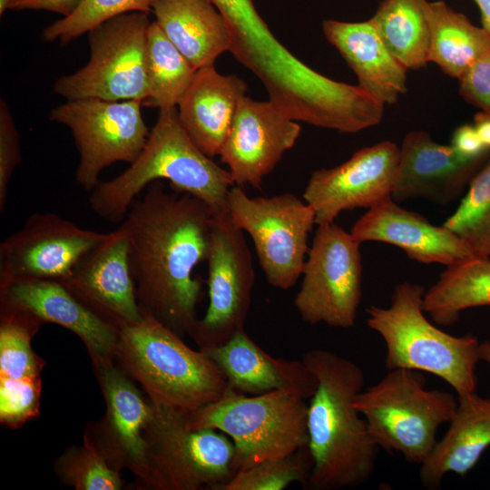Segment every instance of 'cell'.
<instances>
[{
	"label": "cell",
	"mask_w": 490,
	"mask_h": 490,
	"mask_svg": "<svg viewBox=\"0 0 490 490\" xmlns=\"http://www.w3.org/2000/svg\"><path fill=\"white\" fill-rule=\"evenodd\" d=\"M64 284L118 328L142 318L130 265L128 236L122 225L108 232L81 260Z\"/></svg>",
	"instance_id": "19"
},
{
	"label": "cell",
	"mask_w": 490,
	"mask_h": 490,
	"mask_svg": "<svg viewBox=\"0 0 490 490\" xmlns=\"http://www.w3.org/2000/svg\"><path fill=\"white\" fill-rule=\"evenodd\" d=\"M456 397L448 429L420 465L419 480L427 489L439 488L447 474L465 476L490 446V399L475 392Z\"/></svg>",
	"instance_id": "24"
},
{
	"label": "cell",
	"mask_w": 490,
	"mask_h": 490,
	"mask_svg": "<svg viewBox=\"0 0 490 490\" xmlns=\"http://www.w3.org/2000/svg\"><path fill=\"white\" fill-rule=\"evenodd\" d=\"M425 291L403 281L394 288L388 307L366 309L368 328L386 345L385 368L427 372L449 384L456 396L474 393L480 342L470 333L456 337L433 324L424 310Z\"/></svg>",
	"instance_id": "4"
},
{
	"label": "cell",
	"mask_w": 490,
	"mask_h": 490,
	"mask_svg": "<svg viewBox=\"0 0 490 490\" xmlns=\"http://www.w3.org/2000/svg\"><path fill=\"white\" fill-rule=\"evenodd\" d=\"M313 466L307 446L289 455L267 458L239 470L221 490H283L292 483L306 486Z\"/></svg>",
	"instance_id": "32"
},
{
	"label": "cell",
	"mask_w": 490,
	"mask_h": 490,
	"mask_svg": "<svg viewBox=\"0 0 490 490\" xmlns=\"http://www.w3.org/2000/svg\"><path fill=\"white\" fill-rule=\"evenodd\" d=\"M214 213L194 196L150 183L129 208L122 226L142 311L181 336L199 320L202 281L193 277L206 260Z\"/></svg>",
	"instance_id": "1"
},
{
	"label": "cell",
	"mask_w": 490,
	"mask_h": 490,
	"mask_svg": "<svg viewBox=\"0 0 490 490\" xmlns=\"http://www.w3.org/2000/svg\"><path fill=\"white\" fill-rule=\"evenodd\" d=\"M300 130L270 100L258 102L245 95L219 154L220 162L228 166L236 186L260 189L263 178L293 147Z\"/></svg>",
	"instance_id": "16"
},
{
	"label": "cell",
	"mask_w": 490,
	"mask_h": 490,
	"mask_svg": "<svg viewBox=\"0 0 490 490\" xmlns=\"http://www.w3.org/2000/svg\"><path fill=\"white\" fill-rule=\"evenodd\" d=\"M102 385L107 405L106 425L120 456L143 479L155 485L149 458V445L143 431L149 426L154 407L117 369L105 367Z\"/></svg>",
	"instance_id": "26"
},
{
	"label": "cell",
	"mask_w": 490,
	"mask_h": 490,
	"mask_svg": "<svg viewBox=\"0 0 490 490\" xmlns=\"http://www.w3.org/2000/svg\"><path fill=\"white\" fill-rule=\"evenodd\" d=\"M19 133L6 102L0 100V211L5 207L9 183L20 163Z\"/></svg>",
	"instance_id": "37"
},
{
	"label": "cell",
	"mask_w": 490,
	"mask_h": 490,
	"mask_svg": "<svg viewBox=\"0 0 490 490\" xmlns=\"http://www.w3.org/2000/svg\"><path fill=\"white\" fill-rule=\"evenodd\" d=\"M478 354L480 360L485 361L490 365V341L480 343Z\"/></svg>",
	"instance_id": "43"
},
{
	"label": "cell",
	"mask_w": 490,
	"mask_h": 490,
	"mask_svg": "<svg viewBox=\"0 0 490 490\" xmlns=\"http://www.w3.org/2000/svg\"><path fill=\"white\" fill-rule=\"evenodd\" d=\"M428 63L459 79L490 48V36L445 1L428 2Z\"/></svg>",
	"instance_id": "27"
},
{
	"label": "cell",
	"mask_w": 490,
	"mask_h": 490,
	"mask_svg": "<svg viewBox=\"0 0 490 490\" xmlns=\"http://www.w3.org/2000/svg\"><path fill=\"white\" fill-rule=\"evenodd\" d=\"M196 71L158 24L152 22L146 38L148 96L142 105L160 110L177 107Z\"/></svg>",
	"instance_id": "30"
},
{
	"label": "cell",
	"mask_w": 490,
	"mask_h": 490,
	"mask_svg": "<svg viewBox=\"0 0 490 490\" xmlns=\"http://www.w3.org/2000/svg\"><path fill=\"white\" fill-rule=\"evenodd\" d=\"M350 233L361 244L378 241L396 246L412 260L424 264L449 267L476 257L448 228L432 224L423 215L402 208L391 197L368 209Z\"/></svg>",
	"instance_id": "20"
},
{
	"label": "cell",
	"mask_w": 490,
	"mask_h": 490,
	"mask_svg": "<svg viewBox=\"0 0 490 490\" xmlns=\"http://www.w3.org/2000/svg\"><path fill=\"white\" fill-rule=\"evenodd\" d=\"M167 180L172 190L194 196L214 215L228 211V195L235 185L229 171L202 152L191 140L177 107L160 110L147 142L130 166L91 191V210L101 219L122 221L130 206L152 182Z\"/></svg>",
	"instance_id": "3"
},
{
	"label": "cell",
	"mask_w": 490,
	"mask_h": 490,
	"mask_svg": "<svg viewBox=\"0 0 490 490\" xmlns=\"http://www.w3.org/2000/svg\"><path fill=\"white\" fill-rule=\"evenodd\" d=\"M63 478L79 490H117L122 486L113 470L91 443L68 451L59 464Z\"/></svg>",
	"instance_id": "35"
},
{
	"label": "cell",
	"mask_w": 490,
	"mask_h": 490,
	"mask_svg": "<svg viewBox=\"0 0 490 490\" xmlns=\"http://www.w3.org/2000/svg\"><path fill=\"white\" fill-rule=\"evenodd\" d=\"M153 407L146 433L155 486L221 490L237 473L231 439L213 428L190 427L188 413Z\"/></svg>",
	"instance_id": "9"
},
{
	"label": "cell",
	"mask_w": 490,
	"mask_h": 490,
	"mask_svg": "<svg viewBox=\"0 0 490 490\" xmlns=\"http://www.w3.org/2000/svg\"><path fill=\"white\" fill-rule=\"evenodd\" d=\"M155 22L196 69L230 51L226 22L211 0H155Z\"/></svg>",
	"instance_id": "25"
},
{
	"label": "cell",
	"mask_w": 490,
	"mask_h": 490,
	"mask_svg": "<svg viewBox=\"0 0 490 490\" xmlns=\"http://www.w3.org/2000/svg\"><path fill=\"white\" fill-rule=\"evenodd\" d=\"M490 158L466 159L451 146L435 142L425 131L407 132L399 147L391 197L396 201L423 198L448 204L466 191Z\"/></svg>",
	"instance_id": "17"
},
{
	"label": "cell",
	"mask_w": 490,
	"mask_h": 490,
	"mask_svg": "<svg viewBox=\"0 0 490 490\" xmlns=\"http://www.w3.org/2000/svg\"><path fill=\"white\" fill-rule=\"evenodd\" d=\"M39 378L0 377V418L9 426L19 424L38 413Z\"/></svg>",
	"instance_id": "36"
},
{
	"label": "cell",
	"mask_w": 490,
	"mask_h": 490,
	"mask_svg": "<svg viewBox=\"0 0 490 490\" xmlns=\"http://www.w3.org/2000/svg\"><path fill=\"white\" fill-rule=\"evenodd\" d=\"M473 125L483 144L490 149V115L480 111L475 115Z\"/></svg>",
	"instance_id": "41"
},
{
	"label": "cell",
	"mask_w": 490,
	"mask_h": 490,
	"mask_svg": "<svg viewBox=\"0 0 490 490\" xmlns=\"http://www.w3.org/2000/svg\"><path fill=\"white\" fill-rule=\"evenodd\" d=\"M308 404L296 394L274 390L245 395L227 387L223 395L188 413L191 428H213L234 444L239 470L289 455L309 445Z\"/></svg>",
	"instance_id": "7"
},
{
	"label": "cell",
	"mask_w": 490,
	"mask_h": 490,
	"mask_svg": "<svg viewBox=\"0 0 490 490\" xmlns=\"http://www.w3.org/2000/svg\"><path fill=\"white\" fill-rule=\"evenodd\" d=\"M443 225L459 236L476 257L490 259V158Z\"/></svg>",
	"instance_id": "31"
},
{
	"label": "cell",
	"mask_w": 490,
	"mask_h": 490,
	"mask_svg": "<svg viewBox=\"0 0 490 490\" xmlns=\"http://www.w3.org/2000/svg\"><path fill=\"white\" fill-rule=\"evenodd\" d=\"M479 8L482 27L490 36V0H473Z\"/></svg>",
	"instance_id": "42"
},
{
	"label": "cell",
	"mask_w": 490,
	"mask_h": 490,
	"mask_svg": "<svg viewBox=\"0 0 490 490\" xmlns=\"http://www.w3.org/2000/svg\"><path fill=\"white\" fill-rule=\"evenodd\" d=\"M148 14L115 16L88 33L90 59L75 73L61 76L54 93L68 100H142L148 96L146 38Z\"/></svg>",
	"instance_id": "8"
},
{
	"label": "cell",
	"mask_w": 490,
	"mask_h": 490,
	"mask_svg": "<svg viewBox=\"0 0 490 490\" xmlns=\"http://www.w3.org/2000/svg\"><path fill=\"white\" fill-rule=\"evenodd\" d=\"M204 351L225 377L228 387L238 393L253 396L285 390L307 400L318 387L317 377L302 359L272 357L245 329Z\"/></svg>",
	"instance_id": "21"
},
{
	"label": "cell",
	"mask_w": 490,
	"mask_h": 490,
	"mask_svg": "<svg viewBox=\"0 0 490 490\" xmlns=\"http://www.w3.org/2000/svg\"><path fill=\"white\" fill-rule=\"evenodd\" d=\"M81 0H12L10 10H44L66 16L80 4Z\"/></svg>",
	"instance_id": "40"
},
{
	"label": "cell",
	"mask_w": 490,
	"mask_h": 490,
	"mask_svg": "<svg viewBox=\"0 0 490 490\" xmlns=\"http://www.w3.org/2000/svg\"><path fill=\"white\" fill-rule=\"evenodd\" d=\"M107 233L83 229L56 213H34L0 243V286L20 279L65 283Z\"/></svg>",
	"instance_id": "14"
},
{
	"label": "cell",
	"mask_w": 490,
	"mask_h": 490,
	"mask_svg": "<svg viewBox=\"0 0 490 490\" xmlns=\"http://www.w3.org/2000/svg\"><path fill=\"white\" fill-rule=\"evenodd\" d=\"M450 146L466 159H477L490 153V149L483 144L473 124L457 127L453 132Z\"/></svg>",
	"instance_id": "39"
},
{
	"label": "cell",
	"mask_w": 490,
	"mask_h": 490,
	"mask_svg": "<svg viewBox=\"0 0 490 490\" xmlns=\"http://www.w3.org/2000/svg\"><path fill=\"white\" fill-rule=\"evenodd\" d=\"M361 243L334 222L318 225L294 306L302 321L355 326L362 299Z\"/></svg>",
	"instance_id": "11"
},
{
	"label": "cell",
	"mask_w": 490,
	"mask_h": 490,
	"mask_svg": "<svg viewBox=\"0 0 490 490\" xmlns=\"http://www.w3.org/2000/svg\"><path fill=\"white\" fill-rule=\"evenodd\" d=\"M322 29L356 74L359 87L385 105L396 103L407 93V69L392 55L370 19H327Z\"/></svg>",
	"instance_id": "23"
},
{
	"label": "cell",
	"mask_w": 490,
	"mask_h": 490,
	"mask_svg": "<svg viewBox=\"0 0 490 490\" xmlns=\"http://www.w3.org/2000/svg\"><path fill=\"white\" fill-rule=\"evenodd\" d=\"M247 85L213 64L198 69L178 104V116L195 145L207 156L219 155Z\"/></svg>",
	"instance_id": "22"
},
{
	"label": "cell",
	"mask_w": 490,
	"mask_h": 490,
	"mask_svg": "<svg viewBox=\"0 0 490 490\" xmlns=\"http://www.w3.org/2000/svg\"><path fill=\"white\" fill-rule=\"evenodd\" d=\"M155 0H81L68 15L44 28L42 39L67 44L103 23L131 12L152 13Z\"/></svg>",
	"instance_id": "33"
},
{
	"label": "cell",
	"mask_w": 490,
	"mask_h": 490,
	"mask_svg": "<svg viewBox=\"0 0 490 490\" xmlns=\"http://www.w3.org/2000/svg\"><path fill=\"white\" fill-rule=\"evenodd\" d=\"M459 94L490 115V48L458 79Z\"/></svg>",
	"instance_id": "38"
},
{
	"label": "cell",
	"mask_w": 490,
	"mask_h": 490,
	"mask_svg": "<svg viewBox=\"0 0 490 490\" xmlns=\"http://www.w3.org/2000/svg\"><path fill=\"white\" fill-rule=\"evenodd\" d=\"M211 1H212V3L214 4V3H216L218 0H211Z\"/></svg>",
	"instance_id": "45"
},
{
	"label": "cell",
	"mask_w": 490,
	"mask_h": 490,
	"mask_svg": "<svg viewBox=\"0 0 490 490\" xmlns=\"http://www.w3.org/2000/svg\"><path fill=\"white\" fill-rule=\"evenodd\" d=\"M12 0H0V15H3L5 12L8 9Z\"/></svg>",
	"instance_id": "44"
},
{
	"label": "cell",
	"mask_w": 490,
	"mask_h": 490,
	"mask_svg": "<svg viewBox=\"0 0 490 490\" xmlns=\"http://www.w3.org/2000/svg\"><path fill=\"white\" fill-rule=\"evenodd\" d=\"M116 349L156 407L191 413L227 389L225 377L204 350L192 349L150 314L119 328Z\"/></svg>",
	"instance_id": "5"
},
{
	"label": "cell",
	"mask_w": 490,
	"mask_h": 490,
	"mask_svg": "<svg viewBox=\"0 0 490 490\" xmlns=\"http://www.w3.org/2000/svg\"><path fill=\"white\" fill-rule=\"evenodd\" d=\"M398 159L399 147L383 141L336 167L313 172L303 200L313 208L316 224L334 222L344 211L370 209L391 197Z\"/></svg>",
	"instance_id": "15"
},
{
	"label": "cell",
	"mask_w": 490,
	"mask_h": 490,
	"mask_svg": "<svg viewBox=\"0 0 490 490\" xmlns=\"http://www.w3.org/2000/svg\"><path fill=\"white\" fill-rule=\"evenodd\" d=\"M206 261L209 306L191 335L206 350L245 329L255 271L244 237L229 212L214 215Z\"/></svg>",
	"instance_id": "13"
},
{
	"label": "cell",
	"mask_w": 490,
	"mask_h": 490,
	"mask_svg": "<svg viewBox=\"0 0 490 490\" xmlns=\"http://www.w3.org/2000/svg\"><path fill=\"white\" fill-rule=\"evenodd\" d=\"M490 306V259L475 257L446 267L423 298V307L435 324L450 327L463 311Z\"/></svg>",
	"instance_id": "28"
},
{
	"label": "cell",
	"mask_w": 490,
	"mask_h": 490,
	"mask_svg": "<svg viewBox=\"0 0 490 490\" xmlns=\"http://www.w3.org/2000/svg\"><path fill=\"white\" fill-rule=\"evenodd\" d=\"M427 0H383L370 18L392 55L407 70L428 63Z\"/></svg>",
	"instance_id": "29"
},
{
	"label": "cell",
	"mask_w": 490,
	"mask_h": 490,
	"mask_svg": "<svg viewBox=\"0 0 490 490\" xmlns=\"http://www.w3.org/2000/svg\"><path fill=\"white\" fill-rule=\"evenodd\" d=\"M142 100H68L50 113V120L68 127L80 154L76 182L91 191L102 171L117 162L132 163L150 131L141 112Z\"/></svg>",
	"instance_id": "12"
},
{
	"label": "cell",
	"mask_w": 490,
	"mask_h": 490,
	"mask_svg": "<svg viewBox=\"0 0 490 490\" xmlns=\"http://www.w3.org/2000/svg\"><path fill=\"white\" fill-rule=\"evenodd\" d=\"M228 212L251 238L267 282L292 288L302 275L309 252V234L316 224L313 208L290 192L250 198L234 185L228 195Z\"/></svg>",
	"instance_id": "10"
},
{
	"label": "cell",
	"mask_w": 490,
	"mask_h": 490,
	"mask_svg": "<svg viewBox=\"0 0 490 490\" xmlns=\"http://www.w3.org/2000/svg\"><path fill=\"white\" fill-rule=\"evenodd\" d=\"M426 385L421 371L396 368L354 398L379 448L419 466L437 442L439 427L449 423L457 407L453 393Z\"/></svg>",
	"instance_id": "6"
},
{
	"label": "cell",
	"mask_w": 490,
	"mask_h": 490,
	"mask_svg": "<svg viewBox=\"0 0 490 490\" xmlns=\"http://www.w3.org/2000/svg\"><path fill=\"white\" fill-rule=\"evenodd\" d=\"M0 287L2 309L73 331L100 363L104 364L117 348L119 328L86 305L64 283L20 279Z\"/></svg>",
	"instance_id": "18"
},
{
	"label": "cell",
	"mask_w": 490,
	"mask_h": 490,
	"mask_svg": "<svg viewBox=\"0 0 490 490\" xmlns=\"http://www.w3.org/2000/svg\"><path fill=\"white\" fill-rule=\"evenodd\" d=\"M0 377L39 378L40 363L30 340L39 323L18 312L2 309Z\"/></svg>",
	"instance_id": "34"
},
{
	"label": "cell",
	"mask_w": 490,
	"mask_h": 490,
	"mask_svg": "<svg viewBox=\"0 0 490 490\" xmlns=\"http://www.w3.org/2000/svg\"><path fill=\"white\" fill-rule=\"evenodd\" d=\"M302 360L318 380L308 404V446L314 466L305 487L339 490L364 485L374 473L380 449L354 406L365 385L364 370L324 348L307 351Z\"/></svg>",
	"instance_id": "2"
}]
</instances>
